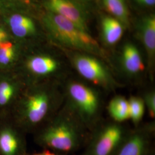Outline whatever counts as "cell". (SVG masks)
Listing matches in <instances>:
<instances>
[{
	"label": "cell",
	"mask_w": 155,
	"mask_h": 155,
	"mask_svg": "<svg viewBox=\"0 0 155 155\" xmlns=\"http://www.w3.org/2000/svg\"><path fill=\"white\" fill-rule=\"evenodd\" d=\"M62 82L27 85L10 118L27 134H34L61 109L64 102Z\"/></svg>",
	"instance_id": "cell-1"
},
{
	"label": "cell",
	"mask_w": 155,
	"mask_h": 155,
	"mask_svg": "<svg viewBox=\"0 0 155 155\" xmlns=\"http://www.w3.org/2000/svg\"><path fill=\"white\" fill-rule=\"evenodd\" d=\"M90 133L62 105L55 115L33 134L35 143L44 150L69 153L78 149Z\"/></svg>",
	"instance_id": "cell-2"
},
{
	"label": "cell",
	"mask_w": 155,
	"mask_h": 155,
	"mask_svg": "<svg viewBox=\"0 0 155 155\" xmlns=\"http://www.w3.org/2000/svg\"><path fill=\"white\" fill-rule=\"evenodd\" d=\"M62 86L63 105L91 132L102 120L103 91L79 78L70 76Z\"/></svg>",
	"instance_id": "cell-3"
},
{
	"label": "cell",
	"mask_w": 155,
	"mask_h": 155,
	"mask_svg": "<svg viewBox=\"0 0 155 155\" xmlns=\"http://www.w3.org/2000/svg\"><path fill=\"white\" fill-rule=\"evenodd\" d=\"M50 41L71 51L87 53L108 61L105 51L87 32L59 15L47 12L42 18Z\"/></svg>",
	"instance_id": "cell-4"
},
{
	"label": "cell",
	"mask_w": 155,
	"mask_h": 155,
	"mask_svg": "<svg viewBox=\"0 0 155 155\" xmlns=\"http://www.w3.org/2000/svg\"><path fill=\"white\" fill-rule=\"evenodd\" d=\"M63 61L55 53L32 45L24 48L15 71L27 85L47 82H63L69 77Z\"/></svg>",
	"instance_id": "cell-5"
},
{
	"label": "cell",
	"mask_w": 155,
	"mask_h": 155,
	"mask_svg": "<svg viewBox=\"0 0 155 155\" xmlns=\"http://www.w3.org/2000/svg\"><path fill=\"white\" fill-rule=\"evenodd\" d=\"M71 52L70 61L81 79L105 93H114L124 87L105 64L104 60L87 53Z\"/></svg>",
	"instance_id": "cell-6"
},
{
	"label": "cell",
	"mask_w": 155,
	"mask_h": 155,
	"mask_svg": "<svg viewBox=\"0 0 155 155\" xmlns=\"http://www.w3.org/2000/svg\"><path fill=\"white\" fill-rule=\"evenodd\" d=\"M130 129L124 123L101 121L90 132L85 155H111L122 144Z\"/></svg>",
	"instance_id": "cell-7"
},
{
	"label": "cell",
	"mask_w": 155,
	"mask_h": 155,
	"mask_svg": "<svg viewBox=\"0 0 155 155\" xmlns=\"http://www.w3.org/2000/svg\"><path fill=\"white\" fill-rule=\"evenodd\" d=\"M12 38L25 47L32 45L31 42L37 35L36 24L28 14L23 10H9L0 12Z\"/></svg>",
	"instance_id": "cell-8"
},
{
	"label": "cell",
	"mask_w": 155,
	"mask_h": 155,
	"mask_svg": "<svg viewBox=\"0 0 155 155\" xmlns=\"http://www.w3.org/2000/svg\"><path fill=\"white\" fill-rule=\"evenodd\" d=\"M27 86L15 70L0 71V118H10L17 101Z\"/></svg>",
	"instance_id": "cell-9"
},
{
	"label": "cell",
	"mask_w": 155,
	"mask_h": 155,
	"mask_svg": "<svg viewBox=\"0 0 155 155\" xmlns=\"http://www.w3.org/2000/svg\"><path fill=\"white\" fill-rule=\"evenodd\" d=\"M26 135L11 118L0 121V155H27Z\"/></svg>",
	"instance_id": "cell-10"
},
{
	"label": "cell",
	"mask_w": 155,
	"mask_h": 155,
	"mask_svg": "<svg viewBox=\"0 0 155 155\" xmlns=\"http://www.w3.org/2000/svg\"><path fill=\"white\" fill-rule=\"evenodd\" d=\"M155 130V121L130 130L122 144L111 155H147Z\"/></svg>",
	"instance_id": "cell-11"
},
{
	"label": "cell",
	"mask_w": 155,
	"mask_h": 155,
	"mask_svg": "<svg viewBox=\"0 0 155 155\" xmlns=\"http://www.w3.org/2000/svg\"><path fill=\"white\" fill-rule=\"evenodd\" d=\"M48 12L63 17L88 32L87 17L83 7L75 0H42Z\"/></svg>",
	"instance_id": "cell-12"
},
{
	"label": "cell",
	"mask_w": 155,
	"mask_h": 155,
	"mask_svg": "<svg viewBox=\"0 0 155 155\" xmlns=\"http://www.w3.org/2000/svg\"><path fill=\"white\" fill-rule=\"evenodd\" d=\"M120 65L122 74L131 83H140L146 66L139 48L132 43L123 45L121 55Z\"/></svg>",
	"instance_id": "cell-13"
},
{
	"label": "cell",
	"mask_w": 155,
	"mask_h": 155,
	"mask_svg": "<svg viewBox=\"0 0 155 155\" xmlns=\"http://www.w3.org/2000/svg\"><path fill=\"white\" fill-rule=\"evenodd\" d=\"M140 37L147 56V70L150 82L154 81L155 61V17H145L140 24Z\"/></svg>",
	"instance_id": "cell-14"
},
{
	"label": "cell",
	"mask_w": 155,
	"mask_h": 155,
	"mask_svg": "<svg viewBox=\"0 0 155 155\" xmlns=\"http://www.w3.org/2000/svg\"><path fill=\"white\" fill-rule=\"evenodd\" d=\"M25 48L13 39L0 43V71L15 70Z\"/></svg>",
	"instance_id": "cell-15"
},
{
	"label": "cell",
	"mask_w": 155,
	"mask_h": 155,
	"mask_svg": "<svg viewBox=\"0 0 155 155\" xmlns=\"http://www.w3.org/2000/svg\"><path fill=\"white\" fill-rule=\"evenodd\" d=\"M102 40L109 47L116 45L121 40L124 32V25L116 18L106 16L102 20Z\"/></svg>",
	"instance_id": "cell-16"
},
{
	"label": "cell",
	"mask_w": 155,
	"mask_h": 155,
	"mask_svg": "<svg viewBox=\"0 0 155 155\" xmlns=\"http://www.w3.org/2000/svg\"><path fill=\"white\" fill-rule=\"evenodd\" d=\"M111 120L124 123L130 120V111L128 98L125 96L117 94L109 101L106 107Z\"/></svg>",
	"instance_id": "cell-17"
},
{
	"label": "cell",
	"mask_w": 155,
	"mask_h": 155,
	"mask_svg": "<svg viewBox=\"0 0 155 155\" xmlns=\"http://www.w3.org/2000/svg\"><path fill=\"white\" fill-rule=\"evenodd\" d=\"M106 9L124 25L129 24V12L124 0H102Z\"/></svg>",
	"instance_id": "cell-18"
},
{
	"label": "cell",
	"mask_w": 155,
	"mask_h": 155,
	"mask_svg": "<svg viewBox=\"0 0 155 155\" xmlns=\"http://www.w3.org/2000/svg\"><path fill=\"white\" fill-rule=\"evenodd\" d=\"M128 101L130 120L132 122L134 127H138L141 125L146 110L144 101L141 96L132 95L128 98Z\"/></svg>",
	"instance_id": "cell-19"
},
{
	"label": "cell",
	"mask_w": 155,
	"mask_h": 155,
	"mask_svg": "<svg viewBox=\"0 0 155 155\" xmlns=\"http://www.w3.org/2000/svg\"><path fill=\"white\" fill-rule=\"evenodd\" d=\"M34 0H0V12L9 10L29 11Z\"/></svg>",
	"instance_id": "cell-20"
},
{
	"label": "cell",
	"mask_w": 155,
	"mask_h": 155,
	"mask_svg": "<svg viewBox=\"0 0 155 155\" xmlns=\"http://www.w3.org/2000/svg\"><path fill=\"white\" fill-rule=\"evenodd\" d=\"M144 101L145 109L148 111L150 118L154 120L155 117V89H148L145 90L141 96Z\"/></svg>",
	"instance_id": "cell-21"
},
{
	"label": "cell",
	"mask_w": 155,
	"mask_h": 155,
	"mask_svg": "<svg viewBox=\"0 0 155 155\" xmlns=\"http://www.w3.org/2000/svg\"><path fill=\"white\" fill-rule=\"evenodd\" d=\"M13 39L5 25L0 24V43Z\"/></svg>",
	"instance_id": "cell-22"
},
{
	"label": "cell",
	"mask_w": 155,
	"mask_h": 155,
	"mask_svg": "<svg viewBox=\"0 0 155 155\" xmlns=\"http://www.w3.org/2000/svg\"><path fill=\"white\" fill-rule=\"evenodd\" d=\"M139 4L145 6H153L155 4V0H135Z\"/></svg>",
	"instance_id": "cell-23"
},
{
	"label": "cell",
	"mask_w": 155,
	"mask_h": 155,
	"mask_svg": "<svg viewBox=\"0 0 155 155\" xmlns=\"http://www.w3.org/2000/svg\"><path fill=\"white\" fill-rule=\"evenodd\" d=\"M27 155H59L58 154H56L54 152H52L50 150H44L41 152H37V153H34L32 154H29L28 153Z\"/></svg>",
	"instance_id": "cell-24"
},
{
	"label": "cell",
	"mask_w": 155,
	"mask_h": 155,
	"mask_svg": "<svg viewBox=\"0 0 155 155\" xmlns=\"http://www.w3.org/2000/svg\"><path fill=\"white\" fill-rule=\"evenodd\" d=\"M1 120H1V118H0V121H1Z\"/></svg>",
	"instance_id": "cell-25"
}]
</instances>
